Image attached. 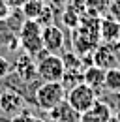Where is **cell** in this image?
<instances>
[{
    "label": "cell",
    "instance_id": "6da1fadb",
    "mask_svg": "<svg viewBox=\"0 0 120 122\" xmlns=\"http://www.w3.org/2000/svg\"><path fill=\"white\" fill-rule=\"evenodd\" d=\"M64 100H66V88L60 81H43L34 90V103L45 113Z\"/></svg>",
    "mask_w": 120,
    "mask_h": 122
},
{
    "label": "cell",
    "instance_id": "7a4b0ae2",
    "mask_svg": "<svg viewBox=\"0 0 120 122\" xmlns=\"http://www.w3.org/2000/svg\"><path fill=\"white\" fill-rule=\"evenodd\" d=\"M41 25L36 19H26L21 28H19V45L23 51H26L32 56H40L43 51V43H41Z\"/></svg>",
    "mask_w": 120,
    "mask_h": 122
},
{
    "label": "cell",
    "instance_id": "3957f363",
    "mask_svg": "<svg viewBox=\"0 0 120 122\" xmlns=\"http://www.w3.org/2000/svg\"><path fill=\"white\" fill-rule=\"evenodd\" d=\"M64 71V60L56 53L45 51L36 62V77H40L41 81H62Z\"/></svg>",
    "mask_w": 120,
    "mask_h": 122
},
{
    "label": "cell",
    "instance_id": "277c9868",
    "mask_svg": "<svg viewBox=\"0 0 120 122\" xmlns=\"http://www.w3.org/2000/svg\"><path fill=\"white\" fill-rule=\"evenodd\" d=\"M96 100H98V92L92 86H88L86 83H83V81L66 90V102L73 107L79 115L85 113L86 109H90L96 103Z\"/></svg>",
    "mask_w": 120,
    "mask_h": 122
},
{
    "label": "cell",
    "instance_id": "5b68a950",
    "mask_svg": "<svg viewBox=\"0 0 120 122\" xmlns=\"http://www.w3.org/2000/svg\"><path fill=\"white\" fill-rule=\"evenodd\" d=\"M64 32L55 25H45L41 28V43L43 51L47 53H58L64 49Z\"/></svg>",
    "mask_w": 120,
    "mask_h": 122
},
{
    "label": "cell",
    "instance_id": "8992f818",
    "mask_svg": "<svg viewBox=\"0 0 120 122\" xmlns=\"http://www.w3.org/2000/svg\"><path fill=\"white\" fill-rule=\"evenodd\" d=\"M111 118H113L111 105L105 102H98V100L90 109L79 115V122H111Z\"/></svg>",
    "mask_w": 120,
    "mask_h": 122
},
{
    "label": "cell",
    "instance_id": "52a82bcc",
    "mask_svg": "<svg viewBox=\"0 0 120 122\" xmlns=\"http://www.w3.org/2000/svg\"><path fill=\"white\" fill-rule=\"evenodd\" d=\"M100 40L105 43H116L120 40V23L111 15L100 17Z\"/></svg>",
    "mask_w": 120,
    "mask_h": 122
},
{
    "label": "cell",
    "instance_id": "ba28073f",
    "mask_svg": "<svg viewBox=\"0 0 120 122\" xmlns=\"http://www.w3.org/2000/svg\"><path fill=\"white\" fill-rule=\"evenodd\" d=\"M47 117L51 122H79V113L66 100L60 102L58 105H55L53 109H49Z\"/></svg>",
    "mask_w": 120,
    "mask_h": 122
},
{
    "label": "cell",
    "instance_id": "9c48e42d",
    "mask_svg": "<svg viewBox=\"0 0 120 122\" xmlns=\"http://www.w3.org/2000/svg\"><path fill=\"white\" fill-rule=\"evenodd\" d=\"M0 109L6 115H17L23 109V96L19 92L6 88L4 92H0Z\"/></svg>",
    "mask_w": 120,
    "mask_h": 122
},
{
    "label": "cell",
    "instance_id": "30bf717a",
    "mask_svg": "<svg viewBox=\"0 0 120 122\" xmlns=\"http://www.w3.org/2000/svg\"><path fill=\"white\" fill-rule=\"evenodd\" d=\"M15 71L21 81H30L32 77H36V62L34 56L28 55L26 51H21L17 60H15Z\"/></svg>",
    "mask_w": 120,
    "mask_h": 122
},
{
    "label": "cell",
    "instance_id": "8fae6325",
    "mask_svg": "<svg viewBox=\"0 0 120 122\" xmlns=\"http://www.w3.org/2000/svg\"><path fill=\"white\" fill-rule=\"evenodd\" d=\"M92 64H96L103 70L116 66V56H115V51L111 49V43L96 45V49L92 51Z\"/></svg>",
    "mask_w": 120,
    "mask_h": 122
},
{
    "label": "cell",
    "instance_id": "7c38bea8",
    "mask_svg": "<svg viewBox=\"0 0 120 122\" xmlns=\"http://www.w3.org/2000/svg\"><path fill=\"white\" fill-rule=\"evenodd\" d=\"M103 79H105V70L96 66V64H90L83 70V83L92 86L96 92L100 88H103Z\"/></svg>",
    "mask_w": 120,
    "mask_h": 122
},
{
    "label": "cell",
    "instance_id": "4fadbf2b",
    "mask_svg": "<svg viewBox=\"0 0 120 122\" xmlns=\"http://www.w3.org/2000/svg\"><path fill=\"white\" fill-rule=\"evenodd\" d=\"M103 88L111 92H120V68L113 66L105 70V79H103Z\"/></svg>",
    "mask_w": 120,
    "mask_h": 122
},
{
    "label": "cell",
    "instance_id": "5bb4252c",
    "mask_svg": "<svg viewBox=\"0 0 120 122\" xmlns=\"http://www.w3.org/2000/svg\"><path fill=\"white\" fill-rule=\"evenodd\" d=\"M109 2L111 0H85V11L88 15L100 17L101 13H107Z\"/></svg>",
    "mask_w": 120,
    "mask_h": 122
},
{
    "label": "cell",
    "instance_id": "9a60e30c",
    "mask_svg": "<svg viewBox=\"0 0 120 122\" xmlns=\"http://www.w3.org/2000/svg\"><path fill=\"white\" fill-rule=\"evenodd\" d=\"M43 6H45L43 0H26L21 6V10H23V15L26 17V19H38V15L43 10Z\"/></svg>",
    "mask_w": 120,
    "mask_h": 122
},
{
    "label": "cell",
    "instance_id": "2e32d148",
    "mask_svg": "<svg viewBox=\"0 0 120 122\" xmlns=\"http://www.w3.org/2000/svg\"><path fill=\"white\" fill-rule=\"evenodd\" d=\"M107 15H111L115 21L120 23V0H111L107 8Z\"/></svg>",
    "mask_w": 120,
    "mask_h": 122
},
{
    "label": "cell",
    "instance_id": "e0dca14e",
    "mask_svg": "<svg viewBox=\"0 0 120 122\" xmlns=\"http://www.w3.org/2000/svg\"><path fill=\"white\" fill-rule=\"evenodd\" d=\"M13 70V66H11V62L8 60V58H4V56H0V79H4V77L10 75V71Z\"/></svg>",
    "mask_w": 120,
    "mask_h": 122
},
{
    "label": "cell",
    "instance_id": "ac0fdd59",
    "mask_svg": "<svg viewBox=\"0 0 120 122\" xmlns=\"http://www.w3.org/2000/svg\"><path fill=\"white\" fill-rule=\"evenodd\" d=\"M10 122H38L30 113H26V111H21V113H17V115H13V118Z\"/></svg>",
    "mask_w": 120,
    "mask_h": 122
},
{
    "label": "cell",
    "instance_id": "d6986e66",
    "mask_svg": "<svg viewBox=\"0 0 120 122\" xmlns=\"http://www.w3.org/2000/svg\"><path fill=\"white\" fill-rule=\"evenodd\" d=\"M11 13V8L6 4V0H0V21H6Z\"/></svg>",
    "mask_w": 120,
    "mask_h": 122
},
{
    "label": "cell",
    "instance_id": "ffe728a7",
    "mask_svg": "<svg viewBox=\"0 0 120 122\" xmlns=\"http://www.w3.org/2000/svg\"><path fill=\"white\" fill-rule=\"evenodd\" d=\"M47 2H49L51 8H66L71 0H47Z\"/></svg>",
    "mask_w": 120,
    "mask_h": 122
},
{
    "label": "cell",
    "instance_id": "44dd1931",
    "mask_svg": "<svg viewBox=\"0 0 120 122\" xmlns=\"http://www.w3.org/2000/svg\"><path fill=\"white\" fill-rule=\"evenodd\" d=\"M25 2H26V0H6V4H8L11 10H13V8H21Z\"/></svg>",
    "mask_w": 120,
    "mask_h": 122
},
{
    "label": "cell",
    "instance_id": "7402d4cb",
    "mask_svg": "<svg viewBox=\"0 0 120 122\" xmlns=\"http://www.w3.org/2000/svg\"><path fill=\"white\" fill-rule=\"evenodd\" d=\"M113 118H115L116 122H120V103L115 107V115H113Z\"/></svg>",
    "mask_w": 120,
    "mask_h": 122
},
{
    "label": "cell",
    "instance_id": "603a6c76",
    "mask_svg": "<svg viewBox=\"0 0 120 122\" xmlns=\"http://www.w3.org/2000/svg\"><path fill=\"white\" fill-rule=\"evenodd\" d=\"M111 122H116V120H115V118H111Z\"/></svg>",
    "mask_w": 120,
    "mask_h": 122
},
{
    "label": "cell",
    "instance_id": "cb8c5ba5",
    "mask_svg": "<svg viewBox=\"0 0 120 122\" xmlns=\"http://www.w3.org/2000/svg\"><path fill=\"white\" fill-rule=\"evenodd\" d=\"M0 122H2V120H0Z\"/></svg>",
    "mask_w": 120,
    "mask_h": 122
}]
</instances>
